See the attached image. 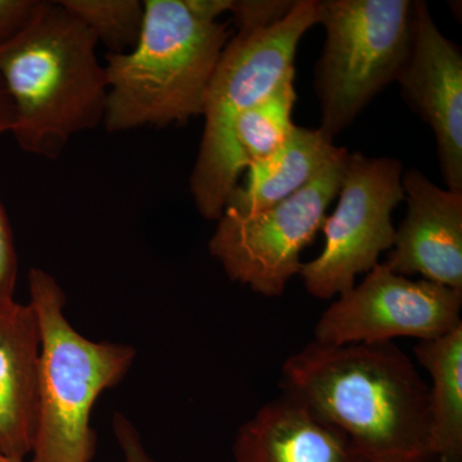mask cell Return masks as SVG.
Returning <instances> with one entry per match:
<instances>
[{
  "label": "cell",
  "instance_id": "3",
  "mask_svg": "<svg viewBox=\"0 0 462 462\" xmlns=\"http://www.w3.org/2000/svg\"><path fill=\"white\" fill-rule=\"evenodd\" d=\"M98 42L60 2L0 47V79L14 111L11 133L26 153L57 160L78 134L103 124L106 67Z\"/></svg>",
  "mask_w": 462,
  "mask_h": 462
},
{
  "label": "cell",
  "instance_id": "5",
  "mask_svg": "<svg viewBox=\"0 0 462 462\" xmlns=\"http://www.w3.org/2000/svg\"><path fill=\"white\" fill-rule=\"evenodd\" d=\"M318 0H297L288 16L263 29L239 30L230 38L207 89L205 130L190 176L197 209L207 220L223 216L239 185L234 124L294 69L300 39L318 25Z\"/></svg>",
  "mask_w": 462,
  "mask_h": 462
},
{
  "label": "cell",
  "instance_id": "19",
  "mask_svg": "<svg viewBox=\"0 0 462 462\" xmlns=\"http://www.w3.org/2000/svg\"><path fill=\"white\" fill-rule=\"evenodd\" d=\"M17 267L14 234L5 207L0 203V307L14 302Z\"/></svg>",
  "mask_w": 462,
  "mask_h": 462
},
{
  "label": "cell",
  "instance_id": "23",
  "mask_svg": "<svg viewBox=\"0 0 462 462\" xmlns=\"http://www.w3.org/2000/svg\"><path fill=\"white\" fill-rule=\"evenodd\" d=\"M0 462H25V461L14 460V458L7 457V456L0 454Z\"/></svg>",
  "mask_w": 462,
  "mask_h": 462
},
{
  "label": "cell",
  "instance_id": "9",
  "mask_svg": "<svg viewBox=\"0 0 462 462\" xmlns=\"http://www.w3.org/2000/svg\"><path fill=\"white\" fill-rule=\"evenodd\" d=\"M461 309L462 291L412 281L379 263L322 312L314 340L343 346L434 339L462 327Z\"/></svg>",
  "mask_w": 462,
  "mask_h": 462
},
{
  "label": "cell",
  "instance_id": "12",
  "mask_svg": "<svg viewBox=\"0 0 462 462\" xmlns=\"http://www.w3.org/2000/svg\"><path fill=\"white\" fill-rule=\"evenodd\" d=\"M236 462H369L348 436L282 393L239 428Z\"/></svg>",
  "mask_w": 462,
  "mask_h": 462
},
{
  "label": "cell",
  "instance_id": "14",
  "mask_svg": "<svg viewBox=\"0 0 462 462\" xmlns=\"http://www.w3.org/2000/svg\"><path fill=\"white\" fill-rule=\"evenodd\" d=\"M340 148L320 127L309 129L294 125L281 147L248 167L245 184L231 193L225 211L254 215L289 199L314 180Z\"/></svg>",
  "mask_w": 462,
  "mask_h": 462
},
{
  "label": "cell",
  "instance_id": "17",
  "mask_svg": "<svg viewBox=\"0 0 462 462\" xmlns=\"http://www.w3.org/2000/svg\"><path fill=\"white\" fill-rule=\"evenodd\" d=\"M109 54L132 51L141 36L144 3L139 0H60Z\"/></svg>",
  "mask_w": 462,
  "mask_h": 462
},
{
  "label": "cell",
  "instance_id": "22",
  "mask_svg": "<svg viewBox=\"0 0 462 462\" xmlns=\"http://www.w3.org/2000/svg\"><path fill=\"white\" fill-rule=\"evenodd\" d=\"M14 124V111L5 84L0 79V135L11 133Z\"/></svg>",
  "mask_w": 462,
  "mask_h": 462
},
{
  "label": "cell",
  "instance_id": "11",
  "mask_svg": "<svg viewBox=\"0 0 462 462\" xmlns=\"http://www.w3.org/2000/svg\"><path fill=\"white\" fill-rule=\"evenodd\" d=\"M406 216L385 264L392 272L462 291V191L442 189L419 170H404Z\"/></svg>",
  "mask_w": 462,
  "mask_h": 462
},
{
  "label": "cell",
  "instance_id": "8",
  "mask_svg": "<svg viewBox=\"0 0 462 462\" xmlns=\"http://www.w3.org/2000/svg\"><path fill=\"white\" fill-rule=\"evenodd\" d=\"M403 171L396 158L348 152L338 203L321 229L324 248L300 273L312 297L333 300L346 293L392 248L396 234L392 212L404 199Z\"/></svg>",
  "mask_w": 462,
  "mask_h": 462
},
{
  "label": "cell",
  "instance_id": "18",
  "mask_svg": "<svg viewBox=\"0 0 462 462\" xmlns=\"http://www.w3.org/2000/svg\"><path fill=\"white\" fill-rule=\"evenodd\" d=\"M297 0H230L229 12L238 30L263 29L279 23L294 8Z\"/></svg>",
  "mask_w": 462,
  "mask_h": 462
},
{
  "label": "cell",
  "instance_id": "1",
  "mask_svg": "<svg viewBox=\"0 0 462 462\" xmlns=\"http://www.w3.org/2000/svg\"><path fill=\"white\" fill-rule=\"evenodd\" d=\"M282 389L345 431L369 462H439L430 384L393 342L312 340L282 364Z\"/></svg>",
  "mask_w": 462,
  "mask_h": 462
},
{
  "label": "cell",
  "instance_id": "15",
  "mask_svg": "<svg viewBox=\"0 0 462 462\" xmlns=\"http://www.w3.org/2000/svg\"><path fill=\"white\" fill-rule=\"evenodd\" d=\"M416 361L430 375L431 442L439 462H462V327L419 340Z\"/></svg>",
  "mask_w": 462,
  "mask_h": 462
},
{
  "label": "cell",
  "instance_id": "13",
  "mask_svg": "<svg viewBox=\"0 0 462 462\" xmlns=\"http://www.w3.org/2000/svg\"><path fill=\"white\" fill-rule=\"evenodd\" d=\"M41 330L30 303L0 307V454L25 461L38 415Z\"/></svg>",
  "mask_w": 462,
  "mask_h": 462
},
{
  "label": "cell",
  "instance_id": "10",
  "mask_svg": "<svg viewBox=\"0 0 462 462\" xmlns=\"http://www.w3.org/2000/svg\"><path fill=\"white\" fill-rule=\"evenodd\" d=\"M397 83L433 130L447 187L462 191V54L420 0L415 2L411 51Z\"/></svg>",
  "mask_w": 462,
  "mask_h": 462
},
{
  "label": "cell",
  "instance_id": "2",
  "mask_svg": "<svg viewBox=\"0 0 462 462\" xmlns=\"http://www.w3.org/2000/svg\"><path fill=\"white\" fill-rule=\"evenodd\" d=\"M132 51L109 54L103 125L109 133L184 124L202 115L208 85L230 41V0H145Z\"/></svg>",
  "mask_w": 462,
  "mask_h": 462
},
{
  "label": "cell",
  "instance_id": "7",
  "mask_svg": "<svg viewBox=\"0 0 462 462\" xmlns=\"http://www.w3.org/2000/svg\"><path fill=\"white\" fill-rule=\"evenodd\" d=\"M346 154L340 148L314 180L263 211L247 216L224 211L208 249L231 281L260 296L284 294L302 269L300 254L322 229L328 208L338 197Z\"/></svg>",
  "mask_w": 462,
  "mask_h": 462
},
{
  "label": "cell",
  "instance_id": "20",
  "mask_svg": "<svg viewBox=\"0 0 462 462\" xmlns=\"http://www.w3.org/2000/svg\"><path fill=\"white\" fill-rule=\"evenodd\" d=\"M42 0H0V47L32 20Z\"/></svg>",
  "mask_w": 462,
  "mask_h": 462
},
{
  "label": "cell",
  "instance_id": "6",
  "mask_svg": "<svg viewBox=\"0 0 462 462\" xmlns=\"http://www.w3.org/2000/svg\"><path fill=\"white\" fill-rule=\"evenodd\" d=\"M325 44L315 69L320 129L336 136L400 78L411 51L415 2L318 0Z\"/></svg>",
  "mask_w": 462,
  "mask_h": 462
},
{
  "label": "cell",
  "instance_id": "16",
  "mask_svg": "<svg viewBox=\"0 0 462 462\" xmlns=\"http://www.w3.org/2000/svg\"><path fill=\"white\" fill-rule=\"evenodd\" d=\"M296 72L289 74L263 100L239 116L234 124L233 142L240 173L269 157L293 129L291 120L297 93Z\"/></svg>",
  "mask_w": 462,
  "mask_h": 462
},
{
  "label": "cell",
  "instance_id": "4",
  "mask_svg": "<svg viewBox=\"0 0 462 462\" xmlns=\"http://www.w3.org/2000/svg\"><path fill=\"white\" fill-rule=\"evenodd\" d=\"M29 289L41 330L38 415L29 462H90L96 447L91 409L126 375L135 349L81 336L67 320L65 291L44 270H30Z\"/></svg>",
  "mask_w": 462,
  "mask_h": 462
},
{
  "label": "cell",
  "instance_id": "21",
  "mask_svg": "<svg viewBox=\"0 0 462 462\" xmlns=\"http://www.w3.org/2000/svg\"><path fill=\"white\" fill-rule=\"evenodd\" d=\"M114 428L118 445L123 449L125 462H153L145 452L138 431L127 419L121 415H116Z\"/></svg>",
  "mask_w": 462,
  "mask_h": 462
}]
</instances>
